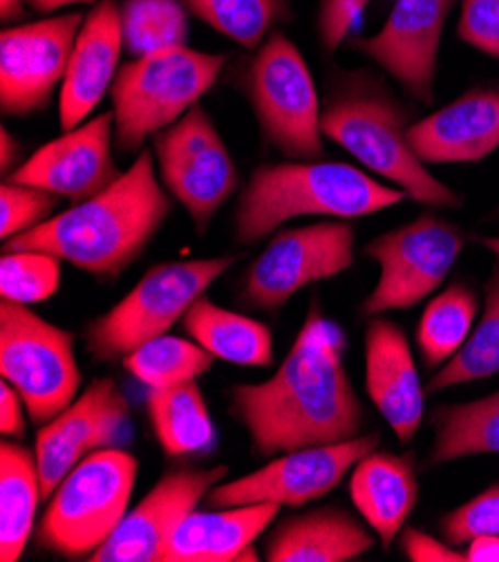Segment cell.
Segmentation results:
<instances>
[{
	"instance_id": "obj_1",
	"label": "cell",
	"mask_w": 499,
	"mask_h": 562,
	"mask_svg": "<svg viewBox=\"0 0 499 562\" xmlns=\"http://www.w3.org/2000/svg\"><path fill=\"white\" fill-rule=\"evenodd\" d=\"M348 339L311 301L281 368L262 383L231 387V413L249 432L256 456L337 443L361 435L365 411L345 370Z\"/></svg>"
},
{
	"instance_id": "obj_2",
	"label": "cell",
	"mask_w": 499,
	"mask_h": 562,
	"mask_svg": "<svg viewBox=\"0 0 499 562\" xmlns=\"http://www.w3.org/2000/svg\"><path fill=\"white\" fill-rule=\"evenodd\" d=\"M171 206V193L155 176L152 153L139 150L117 182L10 238L3 251L52 254L99 280H115L146 251Z\"/></svg>"
},
{
	"instance_id": "obj_3",
	"label": "cell",
	"mask_w": 499,
	"mask_h": 562,
	"mask_svg": "<svg viewBox=\"0 0 499 562\" xmlns=\"http://www.w3.org/2000/svg\"><path fill=\"white\" fill-rule=\"evenodd\" d=\"M412 120L415 110L367 70L331 77L320 108L322 137L343 146L370 171L419 204L462 209L464 200L439 182L415 153L408 137Z\"/></svg>"
},
{
	"instance_id": "obj_4",
	"label": "cell",
	"mask_w": 499,
	"mask_h": 562,
	"mask_svg": "<svg viewBox=\"0 0 499 562\" xmlns=\"http://www.w3.org/2000/svg\"><path fill=\"white\" fill-rule=\"evenodd\" d=\"M408 198L345 161L292 159L262 164L251 173L236 206V240L253 245L294 217H365Z\"/></svg>"
},
{
	"instance_id": "obj_5",
	"label": "cell",
	"mask_w": 499,
	"mask_h": 562,
	"mask_svg": "<svg viewBox=\"0 0 499 562\" xmlns=\"http://www.w3.org/2000/svg\"><path fill=\"white\" fill-rule=\"evenodd\" d=\"M225 64L227 54L186 45L124 64L110 88L117 146L124 153L141 150L148 137L180 122L213 88Z\"/></svg>"
},
{
	"instance_id": "obj_6",
	"label": "cell",
	"mask_w": 499,
	"mask_h": 562,
	"mask_svg": "<svg viewBox=\"0 0 499 562\" xmlns=\"http://www.w3.org/2000/svg\"><path fill=\"white\" fill-rule=\"evenodd\" d=\"M137 473L135 456L120 448H101L81 460L47 499L38 544L70 560H88L126 518Z\"/></svg>"
},
{
	"instance_id": "obj_7",
	"label": "cell",
	"mask_w": 499,
	"mask_h": 562,
	"mask_svg": "<svg viewBox=\"0 0 499 562\" xmlns=\"http://www.w3.org/2000/svg\"><path fill=\"white\" fill-rule=\"evenodd\" d=\"M236 256L163 262L150 267L139 283L86 327V348L97 361H124L133 350L169 331L211 288Z\"/></svg>"
},
{
	"instance_id": "obj_8",
	"label": "cell",
	"mask_w": 499,
	"mask_h": 562,
	"mask_svg": "<svg viewBox=\"0 0 499 562\" xmlns=\"http://www.w3.org/2000/svg\"><path fill=\"white\" fill-rule=\"evenodd\" d=\"M245 92L262 137L292 159L322 155L320 103L303 52L281 30L258 47L245 72Z\"/></svg>"
},
{
	"instance_id": "obj_9",
	"label": "cell",
	"mask_w": 499,
	"mask_h": 562,
	"mask_svg": "<svg viewBox=\"0 0 499 562\" xmlns=\"http://www.w3.org/2000/svg\"><path fill=\"white\" fill-rule=\"evenodd\" d=\"M0 374L16 387L34 424L52 422L79 395L75 336L23 303L3 301Z\"/></svg>"
},
{
	"instance_id": "obj_10",
	"label": "cell",
	"mask_w": 499,
	"mask_h": 562,
	"mask_svg": "<svg viewBox=\"0 0 499 562\" xmlns=\"http://www.w3.org/2000/svg\"><path fill=\"white\" fill-rule=\"evenodd\" d=\"M462 251V232L434 213H421L415 222L381 234L365 245V256L378 262L381 276L361 314L374 318L415 307L439 290Z\"/></svg>"
},
{
	"instance_id": "obj_11",
	"label": "cell",
	"mask_w": 499,
	"mask_h": 562,
	"mask_svg": "<svg viewBox=\"0 0 499 562\" xmlns=\"http://www.w3.org/2000/svg\"><path fill=\"white\" fill-rule=\"evenodd\" d=\"M163 189L178 200L202 236L240 187L238 166L208 112L195 103L173 126L152 137Z\"/></svg>"
},
{
	"instance_id": "obj_12",
	"label": "cell",
	"mask_w": 499,
	"mask_h": 562,
	"mask_svg": "<svg viewBox=\"0 0 499 562\" xmlns=\"http://www.w3.org/2000/svg\"><path fill=\"white\" fill-rule=\"evenodd\" d=\"M354 238L348 222H318L275 234L245 276L242 303L275 312L307 285L341 276L354 262Z\"/></svg>"
},
{
	"instance_id": "obj_13",
	"label": "cell",
	"mask_w": 499,
	"mask_h": 562,
	"mask_svg": "<svg viewBox=\"0 0 499 562\" xmlns=\"http://www.w3.org/2000/svg\"><path fill=\"white\" fill-rule=\"evenodd\" d=\"M378 432L359 435L337 443L298 448L275 458L262 469L238 480L217 484L206 499L213 507H245V504H279V507H303L329 491L356 467V462L376 451Z\"/></svg>"
},
{
	"instance_id": "obj_14",
	"label": "cell",
	"mask_w": 499,
	"mask_h": 562,
	"mask_svg": "<svg viewBox=\"0 0 499 562\" xmlns=\"http://www.w3.org/2000/svg\"><path fill=\"white\" fill-rule=\"evenodd\" d=\"M86 16L70 12L0 34V108L12 117L41 112L64 83Z\"/></svg>"
},
{
	"instance_id": "obj_15",
	"label": "cell",
	"mask_w": 499,
	"mask_h": 562,
	"mask_svg": "<svg viewBox=\"0 0 499 562\" xmlns=\"http://www.w3.org/2000/svg\"><path fill=\"white\" fill-rule=\"evenodd\" d=\"M229 475V467H184L166 473L148 495L126 514L117 531L90 562H163L166 547L178 527L197 509L202 497Z\"/></svg>"
},
{
	"instance_id": "obj_16",
	"label": "cell",
	"mask_w": 499,
	"mask_h": 562,
	"mask_svg": "<svg viewBox=\"0 0 499 562\" xmlns=\"http://www.w3.org/2000/svg\"><path fill=\"white\" fill-rule=\"evenodd\" d=\"M131 417V404L113 379H97L86 392L36 435V462L43 502L88 456L110 448Z\"/></svg>"
},
{
	"instance_id": "obj_17",
	"label": "cell",
	"mask_w": 499,
	"mask_h": 562,
	"mask_svg": "<svg viewBox=\"0 0 499 562\" xmlns=\"http://www.w3.org/2000/svg\"><path fill=\"white\" fill-rule=\"evenodd\" d=\"M453 5L455 0H397L374 36L354 38L350 45L390 75L412 99L430 105L439 45Z\"/></svg>"
},
{
	"instance_id": "obj_18",
	"label": "cell",
	"mask_w": 499,
	"mask_h": 562,
	"mask_svg": "<svg viewBox=\"0 0 499 562\" xmlns=\"http://www.w3.org/2000/svg\"><path fill=\"white\" fill-rule=\"evenodd\" d=\"M113 110L101 112L92 122L43 144L8 180L57 193L72 204L86 202L122 176L113 159Z\"/></svg>"
},
{
	"instance_id": "obj_19",
	"label": "cell",
	"mask_w": 499,
	"mask_h": 562,
	"mask_svg": "<svg viewBox=\"0 0 499 562\" xmlns=\"http://www.w3.org/2000/svg\"><path fill=\"white\" fill-rule=\"evenodd\" d=\"M365 390L401 443H410L423 422L426 387L404 329L381 316L365 329Z\"/></svg>"
},
{
	"instance_id": "obj_20",
	"label": "cell",
	"mask_w": 499,
	"mask_h": 562,
	"mask_svg": "<svg viewBox=\"0 0 499 562\" xmlns=\"http://www.w3.org/2000/svg\"><path fill=\"white\" fill-rule=\"evenodd\" d=\"M122 47L120 3L117 0H99V5L81 25L61 83L59 120L64 133L79 128L101 103L105 92L113 88L120 72Z\"/></svg>"
},
{
	"instance_id": "obj_21",
	"label": "cell",
	"mask_w": 499,
	"mask_h": 562,
	"mask_svg": "<svg viewBox=\"0 0 499 562\" xmlns=\"http://www.w3.org/2000/svg\"><path fill=\"white\" fill-rule=\"evenodd\" d=\"M419 159L470 164L499 148V88H475L408 131Z\"/></svg>"
},
{
	"instance_id": "obj_22",
	"label": "cell",
	"mask_w": 499,
	"mask_h": 562,
	"mask_svg": "<svg viewBox=\"0 0 499 562\" xmlns=\"http://www.w3.org/2000/svg\"><path fill=\"white\" fill-rule=\"evenodd\" d=\"M279 504H245L217 512H193L166 547L163 562L258 560L253 542L279 518Z\"/></svg>"
},
{
	"instance_id": "obj_23",
	"label": "cell",
	"mask_w": 499,
	"mask_h": 562,
	"mask_svg": "<svg viewBox=\"0 0 499 562\" xmlns=\"http://www.w3.org/2000/svg\"><path fill=\"white\" fill-rule=\"evenodd\" d=\"M350 497L383 549H390L419 497L415 456L370 451L352 469Z\"/></svg>"
},
{
	"instance_id": "obj_24",
	"label": "cell",
	"mask_w": 499,
	"mask_h": 562,
	"mask_svg": "<svg viewBox=\"0 0 499 562\" xmlns=\"http://www.w3.org/2000/svg\"><path fill=\"white\" fill-rule=\"evenodd\" d=\"M374 547L361 522L341 509H316L285 518L266 536L269 562H348Z\"/></svg>"
},
{
	"instance_id": "obj_25",
	"label": "cell",
	"mask_w": 499,
	"mask_h": 562,
	"mask_svg": "<svg viewBox=\"0 0 499 562\" xmlns=\"http://www.w3.org/2000/svg\"><path fill=\"white\" fill-rule=\"evenodd\" d=\"M182 325L215 359L245 368H264L273 361L271 329L264 323L219 307L204 294L189 307Z\"/></svg>"
},
{
	"instance_id": "obj_26",
	"label": "cell",
	"mask_w": 499,
	"mask_h": 562,
	"mask_svg": "<svg viewBox=\"0 0 499 562\" xmlns=\"http://www.w3.org/2000/svg\"><path fill=\"white\" fill-rule=\"evenodd\" d=\"M43 502L36 453L19 441L0 443V560H21Z\"/></svg>"
},
{
	"instance_id": "obj_27",
	"label": "cell",
	"mask_w": 499,
	"mask_h": 562,
	"mask_svg": "<svg viewBox=\"0 0 499 562\" xmlns=\"http://www.w3.org/2000/svg\"><path fill=\"white\" fill-rule=\"evenodd\" d=\"M148 422L169 458L200 453L213 443L215 426L197 381L171 387H148Z\"/></svg>"
},
{
	"instance_id": "obj_28",
	"label": "cell",
	"mask_w": 499,
	"mask_h": 562,
	"mask_svg": "<svg viewBox=\"0 0 499 562\" xmlns=\"http://www.w3.org/2000/svg\"><path fill=\"white\" fill-rule=\"evenodd\" d=\"M434 441L430 467H441L473 456L499 453V392L466 404L439 406L432 413Z\"/></svg>"
},
{
	"instance_id": "obj_29",
	"label": "cell",
	"mask_w": 499,
	"mask_h": 562,
	"mask_svg": "<svg viewBox=\"0 0 499 562\" xmlns=\"http://www.w3.org/2000/svg\"><path fill=\"white\" fill-rule=\"evenodd\" d=\"M477 312V294L462 280L428 303L417 325V348L430 370L446 366L464 348Z\"/></svg>"
},
{
	"instance_id": "obj_30",
	"label": "cell",
	"mask_w": 499,
	"mask_h": 562,
	"mask_svg": "<svg viewBox=\"0 0 499 562\" xmlns=\"http://www.w3.org/2000/svg\"><path fill=\"white\" fill-rule=\"evenodd\" d=\"M484 290L486 299L479 323L473 327L464 348L434 372L426 392H441L499 372V265L492 267Z\"/></svg>"
},
{
	"instance_id": "obj_31",
	"label": "cell",
	"mask_w": 499,
	"mask_h": 562,
	"mask_svg": "<svg viewBox=\"0 0 499 562\" xmlns=\"http://www.w3.org/2000/svg\"><path fill=\"white\" fill-rule=\"evenodd\" d=\"M124 47L135 59L186 45L189 19L180 0H122Z\"/></svg>"
},
{
	"instance_id": "obj_32",
	"label": "cell",
	"mask_w": 499,
	"mask_h": 562,
	"mask_svg": "<svg viewBox=\"0 0 499 562\" xmlns=\"http://www.w3.org/2000/svg\"><path fill=\"white\" fill-rule=\"evenodd\" d=\"M184 5L204 25L247 49L260 47L275 23L290 19L287 0H184Z\"/></svg>"
},
{
	"instance_id": "obj_33",
	"label": "cell",
	"mask_w": 499,
	"mask_h": 562,
	"mask_svg": "<svg viewBox=\"0 0 499 562\" xmlns=\"http://www.w3.org/2000/svg\"><path fill=\"white\" fill-rule=\"evenodd\" d=\"M215 357L200 344L161 334L157 339L133 350L122 363L148 387H171L186 381H197L211 370Z\"/></svg>"
},
{
	"instance_id": "obj_34",
	"label": "cell",
	"mask_w": 499,
	"mask_h": 562,
	"mask_svg": "<svg viewBox=\"0 0 499 562\" xmlns=\"http://www.w3.org/2000/svg\"><path fill=\"white\" fill-rule=\"evenodd\" d=\"M61 285V258L43 251H3L0 292L3 301L43 303Z\"/></svg>"
},
{
	"instance_id": "obj_35",
	"label": "cell",
	"mask_w": 499,
	"mask_h": 562,
	"mask_svg": "<svg viewBox=\"0 0 499 562\" xmlns=\"http://www.w3.org/2000/svg\"><path fill=\"white\" fill-rule=\"evenodd\" d=\"M64 198L45 189L5 180L0 187V236L8 243L14 236L41 227Z\"/></svg>"
},
{
	"instance_id": "obj_36",
	"label": "cell",
	"mask_w": 499,
	"mask_h": 562,
	"mask_svg": "<svg viewBox=\"0 0 499 562\" xmlns=\"http://www.w3.org/2000/svg\"><path fill=\"white\" fill-rule=\"evenodd\" d=\"M439 531L453 547L468 544L479 536H499V482L443 516Z\"/></svg>"
},
{
	"instance_id": "obj_37",
	"label": "cell",
	"mask_w": 499,
	"mask_h": 562,
	"mask_svg": "<svg viewBox=\"0 0 499 562\" xmlns=\"http://www.w3.org/2000/svg\"><path fill=\"white\" fill-rule=\"evenodd\" d=\"M457 36L490 59H499V0H462Z\"/></svg>"
},
{
	"instance_id": "obj_38",
	"label": "cell",
	"mask_w": 499,
	"mask_h": 562,
	"mask_svg": "<svg viewBox=\"0 0 499 562\" xmlns=\"http://www.w3.org/2000/svg\"><path fill=\"white\" fill-rule=\"evenodd\" d=\"M370 3L372 0H318L316 36L327 54L343 45L354 21Z\"/></svg>"
},
{
	"instance_id": "obj_39",
	"label": "cell",
	"mask_w": 499,
	"mask_h": 562,
	"mask_svg": "<svg viewBox=\"0 0 499 562\" xmlns=\"http://www.w3.org/2000/svg\"><path fill=\"white\" fill-rule=\"evenodd\" d=\"M401 551L412 562H468L466 551H460L451 542L412 527H408L401 536Z\"/></svg>"
},
{
	"instance_id": "obj_40",
	"label": "cell",
	"mask_w": 499,
	"mask_h": 562,
	"mask_svg": "<svg viewBox=\"0 0 499 562\" xmlns=\"http://www.w3.org/2000/svg\"><path fill=\"white\" fill-rule=\"evenodd\" d=\"M25 413L27 408L16 387L3 379V383H0V432L5 437H23Z\"/></svg>"
},
{
	"instance_id": "obj_41",
	"label": "cell",
	"mask_w": 499,
	"mask_h": 562,
	"mask_svg": "<svg viewBox=\"0 0 499 562\" xmlns=\"http://www.w3.org/2000/svg\"><path fill=\"white\" fill-rule=\"evenodd\" d=\"M468 562H499V536H479L468 542Z\"/></svg>"
},
{
	"instance_id": "obj_42",
	"label": "cell",
	"mask_w": 499,
	"mask_h": 562,
	"mask_svg": "<svg viewBox=\"0 0 499 562\" xmlns=\"http://www.w3.org/2000/svg\"><path fill=\"white\" fill-rule=\"evenodd\" d=\"M21 155V144L10 135L8 128L0 131V171L8 173Z\"/></svg>"
},
{
	"instance_id": "obj_43",
	"label": "cell",
	"mask_w": 499,
	"mask_h": 562,
	"mask_svg": "<svg viewBox=\"0 0 499 562\" xmlns=\"http://www.w3.org/2000/svg\"><path fill=\"white\" fill-rule=\"evenodd\" d=\"M25 3L41 14H49V12L64 10L68 5H90V3H97V0H25Z\"/></svg>"
},
{
	"instance_id": "obj_44",
	"label": "cell",
	"mask_w": 499,
	"mask_h": 562,
	"mask_svg": "<svg viewBox=\"0 0 499 562\" xmlns=\"http://www.w3.org/2000/svg\"><path fill=\"white\" fill-rule=\"evenodd\" d=\"M23 3L25 0H0V16L3 21L19 19L23 14Z\"/></svg>"
},
{
	"instance_id": "obj_45",
	"label": "cell",
	"mask_w": 499,
	"mask_h": 562,
	"mask_svg": "<svg viewBox=\"0 0 499 562\" xmlns=\"http://www.w3.org/2000/svg\"><path fill=\"white\" fill-rule=\"evenodd\" d=\"M479 243L499 258V236H486V238H479Z\"/></svg>"
},
{
	"instance_id": "obj_46",
	"label": "cell",
	"mask_w": 499,
	"mask_h": 562,
	"mask_svg": "<svg viewBox=\"0 0 499 562\" xmlns=\"http://www.w3.org/2000/svg\"><path fill=\"white\" fill-rule=\"evenodd\" d=\"M497 217H499V209H497Z\"/></svg>"
}]
</instances>
